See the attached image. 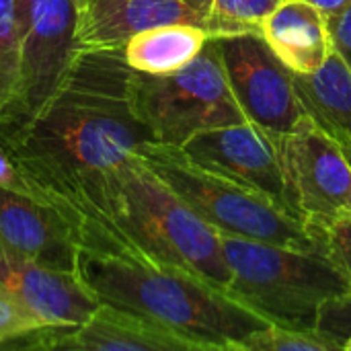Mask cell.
Masks as SVG:
<instances>
[{
	"label": "cell",
	"instance_id": "obj_28",
	"mask_svg": "<svg viewBox=\"0 0 351 351\" xmlns=\"http://www.w3.org/2000/svg\"><path fill=\"white\" fill-rule=\"evenodd\" d=\"M337 140L341 142V148H343V152H346V156H348V160H350L351 165V138H337Z\"/></svg>",
	"mask_w": 351,
	"mask_h": 351
},
{
	"label": "cell",
	"instance_id": "obj_7",
	"mask_svg": "<svg viewBox=\"0 0 351 351\" xmlns=\"http://www.w3.org/2000/svg\"><path fill=\"white\" fill-rule=\"evenodd\" d=\"M76 0H23L19 76L0 121V144L14 148L64 82L76 53Z\"/></svg>",
	"mask_w": 351,
	"mask_h": 351
},
{
	"label": "cell",
	"instance_id": "obj_18",
	"mask_svg": "<svg viewBox=\"0 0 351 351\" xmlns=\"http://www.w3.org/2000/svg\"><path fill=\"white\" fill-rule=\"evenodd\" d=\"M208 23L212 37L261 33V23L280 0H189Z\"/></svg>",
	"mask_w": 351,
	"mask_h": 351
},
{
	"label": "cell",
	"instance_id": "obj_20",
	"mask_svg": "<svg viewBox=\"0 0 351 351\" xmlns=\"http://www.w3.org/2000/svg\"><path fill=\"white\" fill-rule=\"evenodd\" d=\"M39 327H45V323L25 302L0 290V348Z\"/></svg>",
	"mask_w": 351,
	"mask_h": 351
},
{
	"label": "cell",
	"instance_id": "obj_21",
	"mask_svg": "<svg viewBox=\"0 0 351 351\" xmlns=\"http://www.w3.org/2000/svg\"><path fill=\"white\" fill-rule=\"evenodd\" d=\"M317 329L337 341L343 350L346 339L351 337V296L346 294L341 298H333L323 304L319 319H317Z\"/></svg>",
	"mask_w": 351,
	"mask_h": 351
},
{
	"label": "cell",
	"instance_id": "obj_12",
	"mask_svg": "<svg viewBox=\"0 0 351 351\" xmlns=\"http://www.w3.org/2000/svg\"><path fill=\"white\" fill-rule=\"evenodd\" d=\"M0 247L37 265L80 278L70 220L53 206L0 187Z\"/></svg>",
	"mask_w": 351,
	"mask_h": 351
},
{
	"label": "cell",
	"instance_id": "obj_16",
	"mask_svg": "<svg viewBox=\"0 0 351 351\" xmlns=\"http://www.w3.org/2000/svg\"><path fill=\"white\" fill-rule=\"evenodd\" d=\"M210 39L212 35L197 25H158L136 33L123 45V58L136 72L167 76L187 68Z\"/></svg>",
	"mask_w": 351,
	"mask_h": 351
},
{
	"label": "cell",
	"instance_id": "obj_24",
	"mask_svg": "<svg viewBox=\"0 0 351 351\" xmlns=\"http://www.w3.org/2000/svg\"><path fill=\"white\" fill-rule=\"evenodd\" d=\"M23 0H0V45L19 53Z\"/></svg>",
	"mask_w": 351,
	"mask_h": 351
},
{
	"label": "cell",
	"instance_id": "obj_5",
	"mask_svg": "<svg viewBox=\"0 0 351 351\" xmlns=\"http://www.w3.org/2000/svg\"><path fill=\"white\" fill-rule=\"evenodd\" d=\"M206 224L220 234L292 249H327L323 230L286 204L193 162L181 146L144 142L136 152Z\"/></svg>",
	"mask_w": 351,
	"mask_h": 351
},
{
	"label": "cell",
	"instance_id": "obj_19",
	"mask_svg": "<svg viewBox=\"0 0 351 351\" xmlns=\"http://www.w3.org/2000/svg\"><path fill=\"white\" fill-rule=\"evenodd\" d=\"M239 351H343L337 341L323 335L319 329H290L267 325L251 333Z\"/></svg>",
	"mask_w": 351,
	"mask_h": 351
},
{
	"label": "cell",
	"instance_id": "obj_2",
	"mask_svg": "<svg viewBox=\"0 0 351 351\" xmlns=\"http://www.w3.org/2000/svg\"><path fill=\"white\" fill-rule=\"evenodd\" d=\"M132 72L123 47L78 49L49 105L10 148L45 193L113 169L154 140L132 109Z\"/></svg>",
	"mask_w": 351,
	"mask_h": 351
},
{
	"label": "cell",
	"instance_id": "obj_25",
	"mask_svg": "<svg viewBox=\"0 0 351 351\" xmlns=\"http://www.w3.org/2000/svg\"><path fill=\"white\" fill-rule=\"evenodd\" d=\"M333 51L351 68V2L337 14L329 16Z\"/></svg>",
	"mask_w": 351,
	"mask_h": 351
},
{
	"label": "cell",
	"instance_id": "obj_9",
	"mask_svg": "<svg viewBox=\"0 0 351 351\" xmlns=\"http://www.w3.org/2000/svg\"><path fill=\"white\" fill-rule=\"evenodd\" d=\"M226 80L247 119L282 136L306 113L294 74L269 49L261 33H237L214 37Z\"/></svg>",
	"mask_w": 351,
	"mask_h": 351
},
{
	"label": "cell",
	"instance_id": "obj_30",
	"mask_svg": "<svg viewBox=\"0 0 351 351\" xmlns=\"http://www.w3.org/2000/svg\"><path fill=\"white\" fill-rule=\"evenodd\" d=\"M76 4H78V0H76Z\"/></svg>",
	"mask_w": 351,
	"mask_h": 351
},
{
	"label": "cell",
	"instance_id": "obj_22",
	"mask_svg": "<svg viewBox=\"0 0 351 351\" xmlns=\"http://www.w3.org/2000/svg\"><path fill=\"white\" fill-rule=\"evenodd\" d=\"M0 187L10 189L21 195H27V197H33V199H39V202H45V204H51L47 193L33 179H29L25 175V171L19 167V162L14 160L10 150H6L2 144H0Z\"/></svg>",
	"mask_w": 351,
	"mask_h": 351
},
{
	"label": "cell",
	"instance_id": "obj_23",
	"mask_svg": "<svg viewBox=\"0 0 351 351\" xmlns=\"http://www.w3.org/2000/svg\"><path fill=\"white\" fill-rule=\"evenodd\" d=\"M323 239L329 255L337 261L341 271L348 278L351 296V216L341 218L327 228H323Z\"/></svg>",
	"mask_w": 351,
	"mask_h": 351
},
{
	"label": "cell",
	"instance_id": "obj_15",
	"mask_svg": "<svg viewBox=\"0 0 351 351\" xmlns=\"http://www.w3.org/2000/svg\"><path fill=\"white\" fill-rule=\"evenodd\" d=\"M261 37L296 76L319 72L333 53L329 19L306 0H280L261 23Z\"/></svg>",
	"mask_w": 351,
	"mask_h": 351
},
{
	"label": "cell",
	"instance_id": "obj_8",
	"mask_svg": "<svg viewBox=\"0 0 351 351\" xmlns=\"http://www.w3.org/2000/svg\"><path fill=\"white\" fill-rule=\"evenodd\" d=\"M288 206L323 230L351 216V165L341 142L311 113L280 136Z\"/></svg>",
	"mask_w": 351,
	"mask_h": 351
},
{
	"label": "cell",
	"instance_id": "obj_3",
	"mask_svg": "<svg viewBox=\"0 0 351 351\" xmlns=\"http://www.w3.org/2000/svg\"><path fill=\"white\" fill-rule=\"evenodd\" d=\"M47 195L90 208L146 257L191 271L228 292L232 274L220 232L206 224L138 154Z\"/></svg>",
	"mask_w": 351,
	"mask_h": 351
},
{
	"label": "cell",
	"instance_id": "obj_26",
	"mask_svg": "<svg viewBox=\"0 0 351 351\" xmlns=\"http://www.w3.org/2000/svg\"><path fill=\"white\" fill-rule=\"evenodd\" d=\"M19 76V53L0 45V121L14 95Z\"/></svg>",
	"mask_w": 351,
	"mask_h": 351
},
{
	"label": "cell",
	"instance_id": "obj_13",
	"mask_svg": "<svg viewBox=\"0 0 351 351\" xmlns=\"http://www.w3.org/2000/svg\"><path fill=\"white\" fill-rule=\"evenodd\" d=\"M76 6V41L86 49L123 47L136 33L171 23L208 31L206 16L189 0H78Z\"/></svg>",
	"mask_w": 351,
	"mask_h": 351
},
{
	"label": "cell",
	"instance_id": "obj_11",
	"mask_svg": "<svg viewBox=\"0 0 351 351\" xmlns=\"http://www.w3.org/2000/svg\"><path fill=\"white\" fill-rule=\"evenodd\" d=\"M181 148L193 162L288 206L280 136L257 123L243 121L212 128L193 136Z\"/></svg>",
	"mask_w": 351,
	"mask_h": 351
},
{
	"label": "cell",
	"instance_id": "obj_17",
	"mask_svg": "<svg viewBox=\"0 0 351 351\" xmlns=\"http://www.w3.org/2000/svg\"><path fill=\"white\" fill-rule=\"evenodd\" d=\"M294 88L306 113L325 130L337 138H351V68L335 51L319 72L294 74Z\"/></svg>",
	"mask_w": 351,
	"mask_h": 351
},
{
	"label": "cell",
	"instance_id": "obj_14",
	"mask_svg": "<svg viewBox=\"0 0 351 351\" xmlns=\"http://www.w3.org/2000/svg\"><path fill=\"white\" fill-rule=\"evenodd\" d=\"M0 290L25 302L45 325H78L99 300L82 278L23 259L0 247Z\"/></svg>",
	"mask_w": 351,
	"mask_h": 351
},
{
	"label": "cell",
	"instance_id": "obj_10",
	"mask_svg": "<svg viewBox=\"0 0 351 351\" xmlns=\"http://www.w3.org/2000/svg\"><path fill=\"white\" fill-rule=\"evenodd\" d=\"M0 350L6 351H204L195 341L144 315L99 302L78 325H45Z\"/></svg>",
	"mask_w": 351,
	"mask_h": 351
},
{
	"label": "cell",
	"instance_id": "obj_27",
	"mask_svg": "<svg viewBox=\"0 0 351 351\" xmlns=\"http://www.w3.org/2000/svg\"><path fill=\"white\" fill-rule=\"evenodd\" d=\"M306 2L313 4V6H317V8L329 19V16L341 12V10L350 4L351 0H306Z\"/></svg>",
	"mask_w": 351,
	"mask_h": 351
},
{
	"label": "cell",
	"instance_id": "obj_6",
	"mask_svg": "<svg viewBox=\"0 0 351 351\" xmlns=\"http://www.w3.org/2000/svg\"><path fill=\"white\" fill-rule=\"evenodd\" d=\"M130 99L154 142L183 146L193 136L249 121L234 99L214 37L183 70L167 76L132 72Z\"/></svg>",
	"mask_w": 351,
	"mask_h": 351
},
{
	"label": "cell",
	"instance_id": "obj_4",
	"mask_svg": "<svg viewBox=\"0 0 351 351\" xmlns=\"http://www.w3.org/2000/svg\"><path fill=\"white\" fill-rule=\"evenodd\" d=\"M232 280L228 294L271 325L317 329L325 302L350 294V284L327 249H292L220 234Z\"/></svg>",
	"mask_w": 351,
	"mask_h": 351
},
{
	"label": "cell",
	"instance_id": "obj_1",
	"mask_svg": "<svg viewBox=\"0 0 351 351\" xmlns=\"http://www.w3.org/2000/svg\"><path fill=\"white\" fill-rule=\"evenodd\" d=\"M70 220L80 251V278L99 302L167 325L204 351H239L269 323L224 288L140 253L90 208L51 197Z\"/></svg>",
	"mask_w": 351,
	"mask_h": 351
},
{
	"label": "cell",
	"instance_id": "obj_29",
	"mask_svg": "<svg viewBox=\"0 0 351 351\" xmlns=\"http://www.w3.org/2000/svg\"><path fill=\"white\" fill-rule=\"evenodd\" d=\"M343 351H351V337L346 339V343H343Z\"/></svg>",
	"mask_w": 351,
	"mask_h": 351
}]
</instances>
